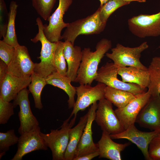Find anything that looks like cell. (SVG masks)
I'll use <instances>...</instances> for the list:
<instances>
[{
	"label": "cell",
	"mask_w": 160,
	"mask_h": 160,
	"mask_svg": "<svg viewBox=\"0 0 160 160\" xmlns=\"http://www.w3.org/2000/svg\"><path fill=\"white\" fill-rule=\"evenodd\" d=\"M111 47L110 40L103 39L97 44L95 51H91L89 48H84L82 50L81 61L74 82L91 85L97 76L101 60Z\"/></svg>",
	"instance_id": "obj_1"
},
{
	"label": "cell",
	"mask_w": 160,
	"mask_h": 160,
	"mask_svg": "<svg viewBox=\"0 0 160 160\" xmlns=\"http://www.w3.org/2000/svg\"><path fill=\"white\" fill-rule=\"evenodd\" d=\"M36 21L38 32L31 41L34 43L40 41L41 48L40 56L38 57L41 61L39 63H35L34 72L46 78L56 71L54 63V55L57 42H51L46 38L43 32L44 25L40 17H37Z\"/></svg>",
	"instance_id": "obj_2"
},
{
	"label": "cell",
	"mask_w": 160,
	"mask_h": 160,
	"mask_svg": "<svg viewBox=\"0 0 160 160\" xmlns=\"http://www.w3.org/2000/svg\"><path fill=\"white\" fill-rule=\"evenodd\" d=\"M106 25L100 19L98 8L94 13L86 17L69 23L61 35V39L70 41L74 45L79 35L99 34L104 30Z\"/></svg>",
	"instance_id": "obj_3"
},
{
	"label": "cell",
	"mask_w": 160,
	"mask_h": 160,
	"mask_svg": "<svg viewBox=\"0 0 160 160\" xmlns=\"http://www.w3.org/2000/svg\"><path fill=\"white\" fill-rule=\"evenodd\" d=\"M76 116H74L69 122L71 118L64 121L60 129H51L49 133L40 132L47 145L52 153V160H65V153L69 139L70 129L74 125Z\"/></svg>",
	"instance_id": "obj_4"
},
{
	"label": "cell",
	"mask_w": 160,
	"mask_h": 160,
	"mask_svg": "<svg viewBox=\"0 0 160 160\" xmlns=\"http://www.w3.org/2000/svg\"><path fill=\"white\" fill-rule=\"evenodd\" d=\"M148 47L147 41L134 47H126L118 43L111 49L112 52L106 53V55L118 68L132 66L148 70V68L141 63L140 59L141 53Z\"/></svg>",
	"instance_id": "obj_5"
},
{
	"label": "cell",
	"mask_w": 160,
	"mask_h": 160,
	"mask_svg": "<svg viewBox=\"0 0 160 160\" xmlns=\"http://www.w3.org/2000/svg\"><path fill=\"white\" fill-rule=\"evenodd\" d=\"M118 68L113 63L107 62L97 71L95 80L114 88L127 91L135 95L146 92V89L134 83L125 82L117 77Z\"/></svg>",
	"instance_id": "obj_6"
},
{
	"label": "cell",
	"mask_w": 160,
	"mask_h": 160,
	"mask_svg": "<svg viewBox=\"0 0 160 160\" xmlns=\"http://www.w3.org/2000/svg\"><path fill=\"white\" fill-rule=\"evenodd\" d=\"M129 28L140 38L160 36V11L153 15L140 14L128 20Z\"/></svg>",
	"instance_id": "obj_7"
},
{
	"label": "cell",
	"mask_w": 160,
	"mask_h": 160,
	"mask_svg": "<svg viewBox=\"0 0 160 160\" xmlns=\"http://www.w3.org/2000/svg\"><path fill=\"white\" fill-rule=\"evenodd\" d=\"M95 120L102 131L110 135L119 133L124 130L113 109L112 104L105 98L97 103Z\"/></svg>",
	"instance_id": "obj_8"
},
{
	"label": "cell",
	"mask_w": 160,
	"mask_h": 160,
	"mask_svg": "<svg viewBox=\"0 0 160 160\" xmlns=\"http://www.w3.org/2000/svg\"><path fill=\"white\" fill-rule=\"evenodd\" d=\"M106 85L98 82L94 86L89 84H80L76 87L77 98L69 117L76 116L79 111H84L90 105L105 98Z\"/></svg>",
	"instance_id": "obj_9"
},
{
	"label": "cell",
	"mask_w": 160,
	"mask_h": 160,
	"mask_svg": "<svg viewBox=\"0 0 160 160\" xmlns=\"http://www.w3.org/2000/svg\"><path fill=\"white\" fill-rule=\"evenodd\" d=\"M29 90L25 88L18 94L12 103L14 108L18 105L20 111L18 116L20 125L18 129L20 135L33 131L39 127V123L31 111L28 99Z\"/></svg>",
	"instance_id": "obj_10"
},
{
	"label": "cell",
	"mask_w": 160,
	"mask_h": 160,
	"mask_svg": "<svg viewBox=\"0 0 160 160\" xmlns=\"http://www.w3.org/2000/svg\"><path fill=\"white\" fill-rule=\"evenodd\" d=\"M58 6L48 19V25H44L43 32L48 39L52 42H56L61 39V32L67 27L69 23L63 21L64 15L72 4L73 0H59Z\"/></svg>",
	"instance_id": "obj_11"
},
{
	"label": "cell",
	"mask_w": 160,
	"mask_h": 160,
	"mask_svg": "<svg viewBox=\"0 0 160 160\" xmlns=\"http://www.w3.org/2000/svg\"><path fill=\"white\" fill-rule=\"evenodd\" d=\"M160 133L157 131H140L134 124L120 133L110 135L112 139H126L134 143L141 150L146 160H151L148 154L149 145L153 138Z\"/></svg>",
	"instance_id": "obj_12"
},
{
	"label": "cell",
	"mask_w": 160,
	"mask_h": 160,
	"mask_svg": "<svg viewBox=\"0 0 160 160\" xmlns=\"http://www.w3.org/2000/svg\"><path fill=\"white\" fill-rule=\"evenodd\" d=\"M151 95L147 90L137 95L124 107L115 110L121 124L124 129L135 123L140 111L149 100Z\"/></svg>",
	"instance_id": "obj_13"
},
{
	"label": "cell",
	"mask_w": 160,
	"mask_h": 160,
	"mask_svg": "<svg viewBox=\"0 0 160 160\" xmlns=\"http://www.w3.org/2000/svg\"><path fill=\"white\" fill-rule=\"evenodd\" d=\"M135 123L141 127L160 132V97L151 96L139 113Z\"/></svg>",
	"instance_id": "obj_14"
},
{
	"label": "cell",
	"mask_w": 160,
	"mask_h": 160,
	"mask_svg": "<svg viewBox=\"0 0 160 160\" xmlns=\"http://www.w3.org/2000/svg\"><path fill=\"white\" fill-rule=\"evenodd\" d=\"M40 128L20 135L17 143V149L11 160H21L26 154L35 151L48 149L44 139L40 135Z\"/></svg>",
	"instance_id": "obj_15"
},
{
	"label": "cell",
	"mask_w": 160,
	"mask_h": 160,
	"mask_svg": "<svg viewBox=\"0 0 160 160\" xmlns=\"http://www.w3.org/2000/svg\"><path fill=\"white\" fill-rule=\"evenodd\" d=\"M34 67L27 48L20 45L15 47L13 57L8 65V73L19 77L30 76L34 72Z\"/></svg>",
	"instance_id": "obj_16"
},
{
	"label": "cell",
	"mask_w": 160,
	"mask_h": 160,
	"mask_svg": "<svg viewBox=\"0 0 160 160\" xmlns=\"http://www.w3.org/2000/svg\"><path fill=\"white\" fill-rule=\"evenodd\" d=\"M31 79V76L19 77L7 73L0 82V97L9 102L14 100L20 91L28 86Z\"/></svg>",
	"instance_id": "obj_17"
},
{
	"label": "cell",
	"mask_w": 160,
	"mask_h": 160,
	"mask_svg": "<svg viewBox=\"0 0 160 160\" xmlns=\"http://www.w3.org/2000/svg\"><path fill=\"white\" fill-rule=\"evenodd\" d=\"M97 106L96 102L92 104L89 109L87 122L77 147L74 158L98 150L97 144L93 142L92 131V125L95 120Z\"/></svg>",
	"instance_id": "obj_18"
},
{
	"label": "cell",
	"mask_w": 160,
	"mask_h": 160,
	"mask_svg": "<svg viewBox=\"0 0 160 160\" xmlns=\"http://www.w3.org/2000/svg\"><path fill=\"white\" fill-rule=\"evenodd\" d=\"M110 134L103 131L100 139L97 143L99 152V158L111 160H121V153L130 143H119L113 141Z\"/></svg>",
	"instance_id": "obj_19"
},
{
	"label": "cell",
	"mask_w": 160,
	"mask_h": 160,
	"mask_svg": "<svg viewBox=\"0 0 160 160\" xmlns=\"http://www.w3.org/2000/svg\"><path fill=\"white\" fill-rule=\"evenodd\" d=\"M64 43L63 54L68 65L66 76L74 82L81 61L82 50L80 47L74 46L70 41Z\"/></svg>",
	"instance_id": "obj_20"
},
{
	"label": "cell",
	"mask_w": 160,
	"mask_h": 160,
	"mask_svg": "<svg viewBox=\"0 0 160 160\" xmlns=\"http://www.w3.org/2000/svg\"><path fill=\"white\" fill-rule=\"evenodd\" d=\"M118 74L125 82L136 84L141 88H148L150 81L148 70L132 66L119 68Z\"/></svg>",
	"instance_id": "obj_21"
},
{
	"label": "cell",
	"mask_w": 160,
	"mask_h": 160,
	"mask_svg": "<svg viewBox=\"0 0 160 160\" xmlns=\"http://www.w3.org/2000/svg\"><path fill=\"white\" fill-rule=\"evenodd\" d=\"M47 84L57 87L63 90L68 95V108H73L75 101L76 88L71 84V81L66 76H63L55 71L45 78Z\"/></svg>",
	"instance_id": "obj_22"
},
{
	"label": "cell",
	"mask_w": 160,
	"mask_h": 160,
	"mask_svg": "<svg viewBox=\"0 0 160 160\" xmlns=\"http://www.w3.org/2000/svg\"><path fill=\"white\" fill-rule=\"evenodd\" d=\"M88 120V113L80 118L79 122L69 132L68 143L66 150L65 160H73L75 157L76 151L81 139Z\"/></svg>",
	"instance_id": "obj_23"
},
{
	"label": "cell",
	"mask_w": 160,
	"mask_h": 160,
	"mask_svg": "<svg viewBox=\"0 0 160 160\" xmlns=\"http://www.w3.org/2000/svg\"><path fill=\"white\" fill-rule=\"evenodd\" d=\"M136 96L130 92L107 86L105 89V98L117 108L124 107Z\"/></svg>",
	"instance_id": "obj_24"
},
{
	"label": "cell",
	"mask_w": 160,
	"mask_h": 160,
	"mask_svg": "<svg viewBox=\"0 0 160 160\" xmlns=\"http://www.w3.org/2000/svg\"><path fill=\"white\" fill-rule=\"evenodd\" d=\"M18 7L16 2L12 1L9 5V20L6 34L2 40L6 43L16 47L19 44L16 33L15 20Z\"/></svg>",
	"instance_id": "obj_25"
},
{
	"label": "cell",
	"mask_w": 160,
	"mask_h": 160,
	"mask_svg": "<svg viewBox=\"0 0 160 160\" xmlns=\"http://www.w3.org/2000/svg\"><path fill=\"white\" fill-rule=\"evenodd\" d=\"M31 81L28 86L29 90L33 97L35 107L39 109L43 108L41 95L43 88L47 84L45 78L35 72L31 75Z\"/></svg>",
	"instance_id": "obj_26"
},
{
	"label": "cell",
	"mask_w": 160,
	"mask_h": 160,
	"mask_svg": "<svg viewBox=\"0 0 160 160\" xmlns=\"http://www.w3.org/2000/svg\"><path fill=\"white\" fill-rule=\"evenodd\" d=\"M130 3L123 0H109L98 8L101 20L103 23L106 24L109 17L113 12L119 7Z\"/></svg>",
	"instance_id": "obj_27"
},
{
	"label": "cell",
	"mask_w": 160,
	"mask_h": 160,
	"mask_svg": "<svg viewBox=\"0 0 160 160\" xmlns=\"http://www.w3.org/2000/svg\"><path fill=\"white\" fill-rule=\"evenodd\" d=\"M150 81L148 87L151 96L160 97V70L150 64L148 68Z\"/></svg>",
	"instance_id": "obj_28"
},
{
	"label": "cell",
	"mask_w": 160,
	"mask_h": 160,
	"mask_svg": "<svg viewBox=\"0 0 160 160\" xmlns=\"http://www.w3.org/2000/svg\"><path fill=\"white\" fill-rule=\"evenodd\" d=\"M63 42H57L54 55V63L56 71L60 74L66 76L67 63L63 54Z\"/></svg>",
	"instance_id": "obj_29"
},
{
	"label": "cell",
	"mask_w": 160,
	"mask_h": 160,
	"mask_svg": "<svg viewBox=\"0 0 160 160\" xmlns=\"http://www.w3.org/2000/svg\"><path fill=\"white\" fill-rule=\"evenodd\" d=\"M31 1L37 13L44 20H47L56 0H31Z\"/></svg>",
	"instance_id": "obj_30"
},
{
	"label": "cell",
	"mask_w": 160,
	"mask_h": 160,
	"mask_svg": "<svg viewBox=\"0 0 160 160\" xmlns=\"http://www.w3.org/2000/svg\"><path fill=\"white\" fill-rule=\"evenodd\" d=\"M19 137L15 133L14 129L7 131L6 132H0V159L4 156L9 147L17 143Z\"/></svg>",
	"instance_id": "obj_31"
},
{
	"label": "cell",
	"mask_w": 160,
	"mask_h": 160,
	"mask_svg": "<svg viewBox=\"0 0 160 160\" xmlns=\"http://www.w3.org/2000/svg\"><path fill=\"white\" fill-rule=\"evenodd\" d=\"M12 103L4 100L0 97V124L7 123L11 116L14 114Z\"/></svg>",
	"instance_id": "obj_32"
},
{
	"label": "cell",
	"mask_w": 160,
	"mask_h": 160,
	"mask_svg": "<svg viewBox=\"0 0 160 160\" xmlns=\"http://www.w3.org/2000/svg\"><path fill=\"white\" fill-rule=\"evenodd\" d=\"M9 20V12L4 0H0V39L5 37Z\"/></svg>",
	"instance_id": "obj_33"
},
{
	"label": "cell",
	"mask_w": 160,
	"mask_h": 160,
	"mask_svg": "<svg viewBox=\"0 0 160 160\" xmlns=\"http://www.w3.org/2000/svg\"><path fill=\"white\" fill-rule=\"evenodd\" d=\"M15 47L4 41L0 40V58L8 65L14 56Z\"/></svg>",
	"instance_id": "obj_34"
},
{
	"label": "cell",
	"mask_w": 160,
	"mask_h": 160,
	"mask_svg": "<svg viewBox=\"0 0 160 160\" xmlns=\"http://www.w3.org/2000/svg\"><path fill=\"white\" fill-rule=\"evenodd\" d=\"M148 154L151 160H160V133L151 142Z\"/></svg>",
	"instance_id": "obj_35"
},
{
	"label": "cell",
	"mask_w": 160,
	"mask_h": 160,
	"mask_svg": "<svg viewBox=\"0 0 160 160\" xmlns=\"http://www.w3.org/2000/svg\"><path fill=\"white\" fill-rule=\"evenodd\" d=\"M99 155V150L74 158L73 160H90Z\"/></svg>",
	"instance_id": "obj_36"
},
{
	"label": "cell",
	"mask_w": 160,
	"mask_h": 160,
	"mask_svg": "<svg viewBox=\"0 0 160 160\" xmlns=\"http://www.w3.org/2000/svg\"><path fill=\"white\" fill-rule=\"evenodd\" d=\"M8 73V65L3 60H0V82Z\"/></svg>",
	"instance_id": "obj_37"
},
{
	"label": "cell",
	"mask_w": 160,
	"mask_h": 160,
	"mask_svg": "<svg viewBox=\"0 0 160 160\" xmlns=\"http://www.w3.org/2000/svg\"><path fill=\"white\" fill-rule=\"evenodd\" d=\"M151 64L160 70V57H155L152 59Z\"/></svg>",
	"instance_id": "obj_38"
},
{
	"label": "cell",
	"mask_w": 160,
	"mask_h": 160,
	"mask_svg": "<svg viewBox=\"0 0 160 160\" xmlns=\"http://www.w3.org/2000/svg\"><path fill=\"white\" fill-rule=\"evenodd\" d=\"M124 1L131 2L132 1H136L140 2H144L146 1V0H123Z\"/></svg>",
	"instance_id": "obj_39"
},
{
	"label": "cell",
	"mask_w": 160,
	"mask_h": 160,
	"mask_svg": "<svg viewBox=\"0 0 160 160\" xmlns=\"http://www.w3.org/2000/svg\"><path fill=\"white\" fill-rule=\"evenodd\" d=\"M100 2V6H103L104 4L107 2L109 0H99Z\"/></svg>",
	"instance_id": "obj_40"
}]
</instances>
